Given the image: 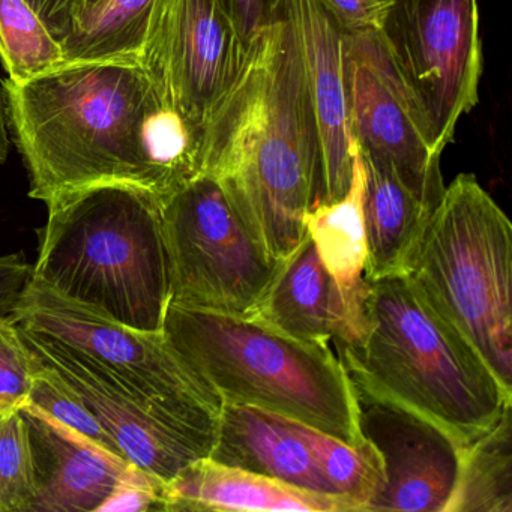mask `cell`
I'll return each mask as SVG.
<instances>
[{
    "instance_id": "6da1fadb",
    "label": "cell",
    "mask_w": 512,
    "mask_h": 512,
    "mask_svg": "<svg viewBox=\"0 0 512 512\" xmlns=\"http://www.w3.org/2000/svg\"><path fill=\"white\" fill-rule=\"evenodd\" d=\"M205 175L275 262L307 235L305 215L322 185L319 133L298 38L281 7L248 43L239 76L206 122Z\"/></svg>"
},
{
    "instance_id": "7a4b0ae2",
    "label": "cell",
    "mask_w": 512,
    "mask_h": 512,
    "mask_svg": "<svg viewBox=\"0 0 512 512\" xmlns=\"http://www.w3.org/2000/svg\"><path fill=\"white\" fill-rule=\"evenodd\" d=\"M142 61H71L25 83H4L5 110L29 170L32 199L100 184L148 191L142 131L160 92Z\"/></svg>"
},
{
    "instance_id": "3957f363",
    "label": "cell",
    "mask_w": 512,
    "mask_h": 512,
    "mask_svg": "<svg viewBox=\"0 0 512 512\" xmlns=\"http://www.w3.org/2000/svg\"><path fill=\"white\" fill-rule=\"evenodd\" d=\"M32 278L140 331L161 332L170 293L163 203L130 184H100L46 203Z\"/></svg>"
},
{
    "instance_id": "277c9868",
    "label": "cell",
    "mask_w": 512,
    "mask_h": 512,
    "mask_svg": "<svg viewBox=\"0 0 512 512\" xmlns=\"http://www.w3.org/2000/svg\"><path fill=\"white\" fill-rule=\"evenodd\" d=\"M368 284L361 341L337 343L350 379L425 416L463 446L490 430L512 406V392L409 275Z\"/></svg>"
},
{
    "instance_id": "5b68a950",
    "label": "cell",
    "mask_w": 512,
    "mask_h": 512,
    "mask_svg": "<svg viewBox=\"0 0 512 512\" xmlns=\"http://www.w3.org/2000/svg\"><path fill=\"white\" fill-rule=\"evenodd\" d=\"M164 334L220 395L311 425L358 446V404L349 373L329 346L305 343L244 317L169 304Z\"/></svg>"
},
{
    "instance_id": "8992f818",
    "label": "cell",
    "mask_w": 512,
    "mask_h": 512,
    "mask_svg": "<svg viewBox=\"0 0 512 512\" xmlns=\"http://www.w3.org/2000/svg\"><path fill=\"white\" fill-rule=\"evenodd\" d=\"M406 275L512 392V227L475 176L445 187Z\"/></svg>"
},
{
    "instance_id": "52a82bcc",
    "label": "cell",
    "mask_w": 512,
    "mask_h": 512,
    "mask_svg": "<svg viewBox=\"0 0 512 512\" xmlns=\"http://www.w3.org/2000/svg\"><path fill=\"white\" fill-rule=\"evenodd\" d=\"M11 317L22 328L55 338L100 365L146 412L209 457L223 400L163 331L122 325L32 277Z\"/></svg>"
},
{
    "instance_id": "ba28073f",
    "label": "cell",
    "mask_w": 512,
    "mask_h": 512,
    "mask_svg": "<svg viewBox=\"0 0 512 512\" xmlns=\"http://www.w3.org/2000/svg\"><path fill=\"white\" fill-rule=\"evenodd\" d=\"M170 304L247 319L278 263L263 250L221 185L200 176L163 203Z\"/></svg>"
},
{
    "instance_id": "9c48e42d",
    "label": "cell",
    "mask_w": 512,
    "mask_h": 512,
    "mask_svg": "<svg viewBox=\"0 0 512 512\" xmlns=\"http://www.w3.org/2000/svg\"><path fill=\"white\" fill-rule=\"evenodd\" d=\"M383 41L424 110L439 154L478 103L482 43L476 0H394Z\"/></svg>"
},
{
    "instance_id": "30bf717a",
    "label": "cell",
    "mask_w": 512,
    "mask_h": 512,
    "mask_svg": "<svg viewBox=\"0 0 512 512\" xmlns=\"http://www.w3.org/2000/svg\"><path fill=\"white\" fill-rule=\"evenodd\" d=\"M344 74L356 146L383 161L412 193L436 208L445 191L442 154L380 32L344 34Z\"/></svg>"
},
{
    "instance_id": "8fae6325",
    "label": "cell",
    "mask_w": 512,
    "mask_h": 512,
    "mask_svg": "<svg viewBox=\"0 0 512 512\" xmlns=\"http://www.w3.org/2000/svg\"><path fill=\"white\" fill-rule=\"evenodd\" d=\"M352 383L359 430L385 469V485L367 511H448L463 445L425 416Z\"/></svg>"
},
{
    "instance_id": "7c38bea8",
    "label": "cell",
    "mask_w": 512,
    "mask_h": 512,
    "mask_svg": "<svg viewBox=\"0 0 512 512\" xmlns=\"http://www.w3.org/2000/svg\"><path fill=\"white\" fill-rule=\"evenodd\" d=\"M245 53L221 0H164L142 62L206 124L239 76Z\"/></svg>"
},
{
    "instance_id": "4fadbf2b",
    "label": "cell",
    "mask_w": 512,
    "mask_h": 512,
    "mask_svg": "<svg viewBox=\"0 0 512 512\" xmlns=\"http://www.w3.org/2000/svg\"><path fill=\"white\" fill-rule=\"evenodd\" d=\"M20 332L38 358L76 389L134 466L169 482L191 461L206 457L193 443L146 412L100 365L55 338L22 326Z\"/></svg>"
},
{
    "instance_id": "5bb4252c",
    "label": "cell",
    "mask_w": 512,
    "mask_h": 512,
    "mask_svg": "<svg viewBox=\"0 0 512 512\" xmlns=\"http://www.w3.org/2000/svg\"><path fill=\"white\" fill-rule=\"evenodd\" d=\"M280 7L298 38L319 133L322 185L317 203L338 202L352 185L355 155L344 74V32L319 0H280Z\"/></svg>"
},
{
    "instance_id": "9a60e30c",
    "label": "cell",
    "mask_w": 512,
    "mask_h": 512,
    "mask_svg": "<svg viewBox=\"0 0 512 512\" xmlns=\"http://www.w3.org/2000/svg\"><path fill=\"white\" fill-rule=\"evenodd\" d=\"M34 452L31 512H98L134 464L65 427L32 404L22 409Z\"/></svg>"
},
{
    "instance_id": "2e32d148",
    "label": "cell",
    "mask_w": 512,
    "mask_h": 512,
    "mask_svg": "<svg viewBox=\"0 0 512 512\" xmlns=\"http://www.w3.org/2000/svg\"><path fill=\"white\" fill-rule=\"evenodd\" d=\"M247 319L320 346L331 341L356 346L362 337L343 292L308 235L278 263L268 290Z\"/></svg>"
},
{
    "instance_id": "e0dca14e",
    "label": "cell",
    "mask_w": 512,
    "mask_h": 512,
    "mask_svg": "<svg viewBox=\"0 0 512 512\" xmlns=\"http://www.w3.org/2000/svg\"><path fill=\"white\" fill-rule=\"evenodd\" d=\"M166 512L184 511H362L343 494L313 493L286 482L199 458L166 482Z\"/></svg>"
},
{
    "instance_id": "ac0fdd59",
    "label": "cell",
    "mask_w": 512,
    "mask_h": 512,
    "mask_svg": "<svg viewBox=\"0 0 512 512\" xmlns=\"http://www.w3.org/2000/svg\"><path fill=\"white\" fill-rule=\"evenodd\" d=\"M209 458L301 490L338 494L287 419L259 407L223 403Z\"/></svg>"
},
{
    "instance_id": "d6986e66",
    "label": "cell",
    "mask_w": 512,
    "mask_h": 512,
    "mask_svg": "<svg viewBox=\"0 0 512 512\" xmlns=\"http://www.w3.org/2000/svg\"><path fill=\"white\" fill-rule=\"evenodd\" d=\"M356 151L364 167L365 280L407 274L436 208L412 193L379 158L358 146Z\"/></svg>"
},
{
    "instance_id": "ffe728a7",
    "label": "cell",
    "mask_w": 512,
    "mask_h": 512,
    "mask_svg": "<svg viewBox=\"0 0 512 512\" xmlns=\"http://www.w3.org/2000/svg\"><path fill=\"white\" fill-rule=\"evenodd\" d=\"M353 154V178L349 193L338 202L314 205L305 215V230L326 271L343 292L356 325L364 334L365 299L370 284L365 280L367 244L362 218L364 167L355 142Z\"/></svg>"
},
{
    "instance_id": "44dd1931",
    "label": "cell",
    "mask_w": 512,
    "mask_h": 512,
    "mask_svg": "<svg viewBox=\"0 0 512 512\" xmlns=\"http://www.w3.org/2000/svg\"><path fill=\"white\" fill-rule=\"evenodd\" d=\"M163 5L164 0H103L58 38L67 62L143 61Z\"/></svg>"
},
{
    "instance_id": "7402d4cb",
    "label": "cell",
    "mask_w": 512,
    "mask_h": 512,
    "mask_svg": "<svg viewBox=\"0 0 512 512\" xmlns=\"http://www.w3.org/2000/svg\"><path fill=\"white\" fill-rule=\"evenodd\" d=\"M511 409L461 448L457 484L446 512H512Z\"/></svg>"
},
{
    "instance_id": "603a6c76",
    "label": "cell",
    "mask_w": 512,
    "mask_h": 512,
    "mask_svg": "<svg viewBox=\"0 0 512 512\" xmlns=\"http://www.w3.org/2000/svg\"><path fill=\"white\" fill-rule=\"evenodd\" d=\"M286 419L293 431L307 443L335 491L355 500L362 511H367L385 485L383 460L376 446L368 440L358 446L347 445L311 425Z\"/></svg>"
},
{
    "instance_id": "cb8c5ba5",
    "label": "cell",
    "mask_w": 512,
    "mask_h": 512,
    "mask_svg": "<svg viewBox=\"0 0 512 512\" xmlns=\"http://www.w3.org/2000/svg\"><path fill=\"white\" fill-rule=\"evenodd\" d=\"M0 59L14 83L67 64L64 47L26 0H0Z\"/></svg>"
},
{
    "instance_id": "d4e9b609",
    "label": "cell",
    "mask_w": 512,
    "mask_h": 512,
    "mask_svg": "<svg viewBox=\"0 0 512 512\" xmlns=\"http://www.w3.org/2000/svg\"><path fill=\"white\" fill-rule=\"evenodd\" d=\"M37 496L34 452L22 410L0 415V512H31Z\"/></svg>"
},
{
    "instance_id": "484cf974",
    "label": "cell",
    "mask_w": 512,
    "mask_h": 512,
    "mask_svg": "<svg viewBox=\"0 0 512 512\" xmlns=\"http://www.w3.org/2000/svg\"><path fill=\"white\" fill-rule=\"evenodd\" d=\"M29 404L43 410L65 427L86 437L110 454L125 458L115 440L104 430L103 425L95 418L94 413L89 410L76 389L46 362L41 361Z\"/></svg>"
},
{
    "instance_id": "4316f807",
    "label": "cell",
    "mask_w": 512,
    "mask_h": 512,
    "mask_svg": "<svg viewBox=\"0 0 512 512\" xmlns=\"http://www.w3.org/2000/svg\"><path fill=\"white\" fill-rule=\"evenodd\" d=\"M41 359L23 340L11 316H0V415L22 410L31 400Z\"/></svg>"
},
{
    "instance_id": "83f0119b",
    "label": "cell",
    "mask_w": 512,
    "mask_h": 512,
    "mask_svg": "<svg viewBox=\"0 0 512 512\" xmlns=\"http://www.w3.org/2000/svg\"><path fill=\"white\" fill-rule=\"evenodd\" d=\"M166 482L134 466L98 512H166Z\"/></svg>"
},
{
    "instance_id": "f1b7e54d",
    "label": "cell",
    "mask_w": 512,
    "mask_h": 512,
    "mask_svg": "<svg viewBox=\"0 0 512 512\" xmlns=\"http://www.w3.org/2000/svg\"><path fill=\"white\" fill-rule=\"evenodd\" d=\"M344 34L380 32L394 0H319Z\"/></svg>"
},
{
    "instance_id": "f546056e",
    "label": "cell",
    "mask_w": 512,
    "mask_h": 512,
    "mask_svg": "<svg viewBox=\"0 0 512 512\" xmlns=\"http://www.w3.org/2000/svg\"><path fill=\"white\" fill-rule=\"evenodd\" d=\"M245 44L280 16V0H221Z\"/></svg>"
},
{
    "instance_id": "4dcf8cb0",
    "label": "cell",
    "mask_w": 512,
    "mask_h": 512,
    "mask_svg": "<svg viewBox=\"0 0 512 512\" xmlns=\"http://www.w3.org/2000/svg\"><path fill=\"white\" fill-rule=\"evenodd\" d=\"M34 265L23 254L0 256V316H11L17 301L28 286Z\"/></svg>"
},
{
    "instance_id": "1f68e13d",
    "label": "cell",
    "mask_w": 512,
    "mask_h": 512,
    "mask_svg": "<svg viewBox=\"0 0 512 512\" xmlns=\"http://www.w3.org/2000/svg\"><path fill=\"white\" fill-rule=\"evenodd\" d=\"M43 20L53 37L58 38L68 22L70 0H26Z\"/></svg>"
},
{
    "instance_id": "d6a6232c",
    "label": "cell",
    "mask_w": 512,
    "mask_h": 512,
    "mask_svg": "<svg viewBox=\"0 0 512 512\" xmlns=\"http://www.w3.org/2000/svg\"><path fill=\"white\" fill-rule=\"evenodd\" d=\"M101 2H103V0H70V7H68V22L67 26L64 28V31L68 28V26L71 25V23L76 22L79 17H82L83 14L88 13V11L92 10V8L97 7V5L101 4ZM62 32L59 34V37H61ZM58 38H56V40H58Z\"/></svg>"
},
{
    "instance_id": "836d02e7",
    "label": "cell",
    "mask_w": 512,
    "mask_h": 512,
    "mask_svg": "<svg viewBox=\"0 0 512 512\" xmlns=\"http://www.w3.org/2000/svg\"><path fill=\"white\" fill-rule=\"evenodd\" d=\"M10 151V139H8L7 122H5V100L0 85V166L7 161Z\"/></svg>"
}]
</instances>
